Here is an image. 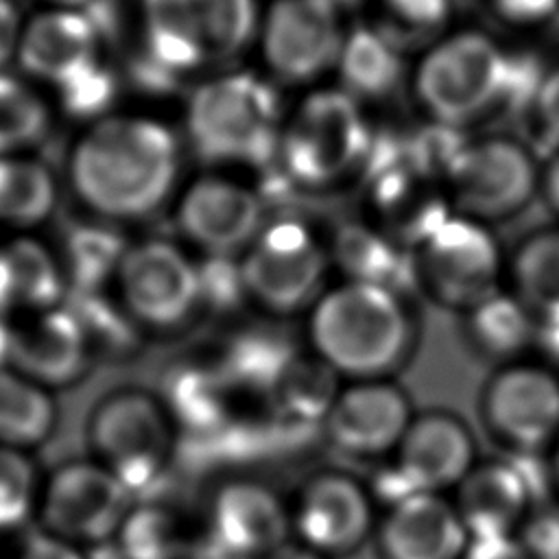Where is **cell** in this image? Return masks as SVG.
<instances>
[{"mask_svg":"<svg viewBox=\"0 0 559 559\" xmlns=\"http://www.w3.org/2000/svg\"><path fill=\"white\" fill-rule=\"evenodd\" d=\"M17 559H90V557L79 546L41 531L24 542Z\"/></svg>","mask_w":559,"mask_h":559,"instance_id":"cell-45","label":"cell"},{"mask_svg":"<svg viewBox=\"0 0 559 559\" xmlns=\"http://www.w3.org/2000/svg\"><path fill=\"white\" fill-rule=\"evenodd\" d=\"M124 245L109 229H81L70 238V269L76 290H98V284L116 271L124 255Z\"/></svg>","mask_w":559,"mask_h":559,"instance_id":"cell-39","label":"cell"},{"mask_svg":"<svg viewBox=\"0 0 559 559\" xmlns=\"http://www.w3.org/2000/svg\"><path fill=\"white\" fill-rule=\"evenodd\" d=\"M293 358L271 334L247 332L229 343L218 371L227 382L275 389Z\"/></svg>","mask_w":559,"mask_h":559,"instance_id":"cell-36","label":"cell"},{"mask_svg":"<svg viewBox=\"0 0 559 559\" xmlns=\"http://www.w3.org/2000/svg\"><path fill=\"white\" fill-rule=\"evenodd\" d=\"M114 546L120 559H181L186 552L177 515L153 504L135 507L127 513Z\"/></svg>","mask_w":559,"mask_h":559,"instance_id":"cell-33","label":"cell"},{"mask_svg":"<svg viewBox=\"0 0 559 559\" xmlns=\"http://www.w3.org/2000/svg\"><path fill=\"white\" fill-rule=\"evenodd\" d=\"M22 70L61 87L96 66L98 31L83 9H48L22 26L17 52Z\"/></svg>","mask_w":559,"mask_h":559,"instance_id":"cell-21","label":"cell"},{"mask_svg":"<svg viewBox=\"0 0 559 559\" xmlns=\"http://www.w3.org/2000/svg\"><path fill=\"white\" fill-rule=\"evenodd\" d=\"M48 129V109L20 79L0 72V157L17 155Z\"/></svg>","mask_w":559,"mask_h":559,"instance_id":"cell-37","label":"cell"},{"mask_svg":"<svg viewBox=\"0 0 559 559\" xmlns=\"http://www.w3.org/2000/svg\"><path fill=\"white\" fill-rule=\"evenodd\" d=\"M210 61H227L255 41L260 7L255 0H186Z\"/></svg>","mask_w":559,"mask_h":559,"instance_id":"cell-31","label":"cell"},{"mask_svg":"<svg viewBox=\"0 0 559 559\" xmlns=\"http://www.w3.org/2000/svg\"><path fill=\"white\" fill-rule=\"evenodd\" d=\"M114 92H116V81L109 68L103 66L100 61L92 66L87 72H83L81 76L59 87L61 105L72 116H81V118H87V116L92 118L103 114L109 107Z\"/></svg>","mask_w":559,"mask_h":559,"instance_id":"cell-41","label":"cell"},{"mask_svg":"<svg viewBox=\"0 0 559 559\" xmlns=\"http://www.w3.org/2000/svg\"><path fill=\"white\" fill-rule=\"evenodd\" d=\"M465 345L496 367L526 358L535 345V319L528 308L504 286L461 314Z\"/></svg>","mask_w":559,"mask_h":559,"instance_id":"cell-25","label":"cell"},{"mask_svg":"<svg viewBox=\"0 0 559 559\" xmlns=\"http://www.w3.org/2000/svg\"><path fill=\"white\" fill-rule=\"evenodd\" d=\"M365 175H369L367 223L408 253L454 214L443 181L406 155L378 159L376 168Z\"/></svg>","mask_w":559,"mask_h":559,"instance_id":"cell-15","label":"cell"},{"mask_svg":"<svg viewBox=\"0 0 559 559\" xmlns=\"http://www.w3.org/2000/svg\"><path fill=\"white\" fill-rule=\"evenodd\" d=\"M22 26L15 4L11 0H0V72L17 52Z\"/></svg>","mask_w":559,"mask_h":559,"instance_id":"cell-48","label":"cell"},{"mask_svg":"<svg viewBox=\"0 0 559 559\" xmlns=\"http://www.w3.org/2000/svg\"><path fill=\"white\" fill-rule=\"evenodd\" d=\"M13 282L17 308L33 312L55 308L63 290V277L52 253L33 238H15L4 245Z\"/></svg>","mask_w":559,"mask_h":559,"instance_id":"cell-34","label":"cell"},{"mask_svg":"<svg viewBox=\"0 0 559 559\" xmlns=\"http://www.w3.org/2000/svg\"><path fill=\"white\" fill-rule=\"evenodd\" d=\"M290 509L280 496L255 480L223 485L210 507V539L225 550L249 559H262L286 542Z\"/></svg>","mask_w":559,"mask_h":559,"instance_id":"cell-23","label":"cell"},{"mask_svg":"<svg viewBox=\"0 0 559 559\" xmlns=\"http://www.w3.org/2000/svg\"><path fill=\"white\" fill-rule=\"evenodd\" d=\"M90 358L83 330L70 308L31 312L11 325L9 367L44 389L74 382Z\"/></svg>","mask_w":559,"mask_h":559,"instance_id":"cell-22","label":"cell"},{"mask_svg":"<svg viewBox=\"0 0 559 559\" xmlns=\"http://www.w3.org/2000/svg\"><path fill=\"white\" fill-rule=\"evenodd\" d=\"M537 199L559 218V146L539 159V190Z\"/></svg>","mask_w":559,"mask_h":559,"instance_id":"cell-47","label":"cell"},{"mask_svg":"<svg viewBox=\"0 0 559 559\" xmlns=\"http://www.w3.org/2000/svg\"><path fill=\"white\" fill-rule=\"evenodd\" d=\"M515 537L531 559H559V502L535 504Z\"/></svg>","mask_w":559,"mask_h":559,"instance_id":"cell-42","label":"cell"},{"mask_svg":"<svg viewBox=\"0 0 559 559\" xmlns=\"http://www.w3.org/2000/svg\"><path fill=\"white\" fill-rule=\"evenodd\" d=\"M37 474L24 452L0 445V533L22 526L37 509Z\"/></svg>","mask_w":559,"mask_h":559,"instance_id":"cell-40","label":"cell"},{"mask_svg":"<svg viewBox=\"0 0 559 559\" xmlns=\"http://www.w3.org/2000/svg\"><path fill=\"white\" fill-rule=\"evenodd\" d=\"M314 358L338 378H393L415 352L417 321L404 293L356 280L330 284L306 312Z\"/></svg>","mask_w":559,"mask_h":559,"instance_id":"cell-2","label":"cell"},{"mask_svg":"<svg viewBox=\"0 0 559 559\" xmlns=\"http://www.w3.org/2000/svg\"><path fill=\"white\" fill-rule=\"evenodd\" d=\"M546 461H548L550 483H552V487L559 491V437H557V441L550 445V450L546 452Z\"/></svg>","mask_w":559,"mask_h":559,"instance_id":"cell-51","label":"cell"},{"mask_svg":"<svg viewBox=\"0 0 559 559\" xmlns=\"http://www.w3.org/2000/svg\"><path fill=\"white\" fill-rule=\"evenodd\" d=\"M48 2H52L59 9H81V7L90 4L92 0H48Z\"/></svg>","mask_w":559,"mask_h":559,"instance_id":"cell-52","label":"cell"},{"mask_svg":"<svg viewBox=\"0 0 559 559\" xmlns=\"http://www.w3.org/2000/svg\"><path fill=\"white\" fill-rule=\"evenodd\" d=\"M463 559H531L520 539L513 537H474Z\"/></svg>","mask_w":559,"mask_h":559,"instance_id":"cell-46","label":"cell"},{"mask_svg":"<svg viewBox=\"0 0 559 559\" xmlns=\"http://www.w3.org/2000/svg\"><path fill=\"white\" fill-rule=\"evenodd\" d=\"M480 415L511 452H548L559 437V371L528 358L496 367L480 393Z\"/></svg>","mask_w":559,"mask_h":559,"instance_id":"cell-11","label":"cell"},{"mask_svg":"<svg viewBox=\"0 0 559 559\" xmlns=\"http://www.w3.org/2000/svg\"><path fill=\"white\" fill-rule=\"evenodd\" d=\"M386 461L413 493L450 496L480 459L476 439L459 415L424 411L415 413L395 454Z\"/></svg>","mask_w":559,"mask_h":559,"instance_id":"cell-19","label":"cell"},{"mask_svg":"<svg viewBox=\"0 0 559 559\" xmlns=\"http://www.w3.org/2000/svg\"><path fill=\"white\" fill-rule=\"evenodd\" d=\"M330 269L328 242L295 216L269 221L240 258L247 299L277 317L308 312L328 288Z\"/></svg>","mask_w":559,"mask_h":559,"instance_id":"cell-8","label":"cell"},{"mask_svg":"<svg viewBox=\"0 0 559 559\" xmlns=\"http://www.w3.org/2000/svg\"><path fill=\"white\" fill-rule=\"evenodd\" d=\"M507 288L535 325H559V225L526 234L507 255Z\"/></svg>","mask_w":559,"mask_h":559,"instance_id":"cell-26","label":"cell"},{"mask_svg":"<svg viewBox=\"0 0 559 559\" xmlns=\"http://www.w3.org/2000/svg\"><path fill=\"white\" fill-rule=\"evenodd\" d=\"M179 175L175 133L151 118L107 116L72 146L68 177L79 201L109 221L155 212Z\"/></svg>","mask_w":559,"mask_h":559,"instance_id":"cell-1","label":"cell"},{"mask_svg":"<svg viewBox=\"0 0 559 559\" xmlns=\"http://www.w3.org/2000/svg\"><path fill=\"white\" fill-rule=\"evenodd\" d=\"M225 384L218 369L194 365L175 369L164 389V408L175 428L190 435L214 430L225 415Z\"/></svg>","mask_w":559,"mask_h":559,"instance_id":"cell-30","label":"cell"},{"mask_svg":"<svg viewBox=\"0 0 559 559\" xmlns=\"http://www.w3.org/2000/svg\"><path fill=\"white\" fill-rule=\"evenodd\" d=\"M338 376L312 354L308 358H293L284 376L275 384L280 400L297 415H314L323 421L338 393Z\"/></svg>","mask_w":559,"mask_h":559,"instance_id":"cell-38","label":"cell"},{"mask_svg":"<svg viewBox=\"0 0 559 559\" xmlns=\"http://www.w3.org/2000/svg\"><path fill=\"white\" fill-rule=\"evenodd\" d=\"M411 269L426 299L461 314L504 288L507 253L489 225L452 214L411 251Z\"/></svg>","mask_w":559,"mask_h":559,"instance_id":"cell-7","label":"cell"},{"mask_svg":"<svg viewBox=\"0 0 559 559\" xmlns=\"http://www.w3.org/2000/svg\"><path fill=\"white\" fill-rule=\"evenodd\" d=\"M334 74L338 87L360 105L391 98L411 79L406 55L367 22L349 26Z\"/></svg>","mask_w":559,"mask_h":559,"instance_id":"cell-24","label":"cell"},{"mask_svg":"<svg viewBox=\"0 0 559 559\" xmlns=\"http://www.w3.org/2000/svg\"><path fill=\"white\" fill-rule=\"evenodd\" d=\"M345 0H271L255 44L266 76L284 85H314L336 70L347 31Z\"/></svg>","mask_w":559,"mask_h":559,"instance_id":"cell-9","label":"cell"},{"mask_svg":"<svg viewBox=\"0 0 559 559\" xmlns=\"http://www.w3.org/2000/svg\"><path fill=\"white\" fill-rule=\"evenodd\" d=\"M345 2H349V0H345Z\"/></svg>","mask_w":559,"mask_h":559,"instance_id":"cell-53","label":"cell"},{"mask_svg":"<svg viewBox=\"0 0 559 559\" xmlns=\"http://www.w3.org/2000/svg\"><path fill=\"white\" fill-rule=\"evenodd\" d=\"M367 107L338 85L310 87L286 111L275 159L304 190H330L365 173L373 153Z\"/></svg>","mask_w":559,"mask_h":559,"instance_id":"cell-5","label":"cell"},{"mask_svg":"<svg viewBox=\"0 0 559 559\" xmlns=\"http://www.w3.org/2000/svg\"><path fill=\"white\" fill-rule=\"evenodd\" d=\"M452 15L454 0H371L365 22L406 55L450 33Z\"/></svg>","mask_w":559,"mask_h":559,"instance_id":"cell-29","label":"cell"},{"mask_svg":"<svg viewBox=\"0 0 559 559\" xmlns=\"http://www.w3.org/2000/svg\"><path fill=\"white\" fill-rule=\"evenodd\" d=\"M376 500L369 485L341 469H321L304 480L290 507L295 537L334 559L376 535Z\"/></svg>","mask_w":559,"mask_h":559,"instance_id":"cell-14","label":"cell"},{"mask_svg":"<svg viewBox=\"0 0 559 559\" xmlns=\"http://www.w3.org/2000/svg\"><path fill=\"white\" fill-rule=\"evenodd\" d=\"M275 83L251 70H229L203 81L190 96L186 131L210 164L264 166L275 159L284 124Z\"/></svg>","mask_w":559,"mask_h":559,"instance_id":"cell-4","label":"cell"},{"mask_svg":"<svg viewBox=\"0 0 559 559\" xmlns=\"http://www.w3.org/2000/svg\"><path fill=\"white\" fill-rule=\"evenodd\" d=\"M511 59L487 31L452 28L419 52L408 87L432 124L461 131L509 103Z\"/></svg>","mask_w":559,"mask_h":559,"instance_id":"cell-3","label":"cell"},{"mask_svg":"<svg viewBox=\"0 0 559 559\" xmlns=\"http://www.w3.org/2000/svg\"><path fill=\"white\" fill-rule=\"evenodd\" d=\"M266 223L258 190L223 175L194 179L177 205L181 234L207 258L242 255Z\"/></svg>","mask_w":559,"mask_h":559,"instance_id":"cell-17","label":"cell"},{"mask_svg":"<svg viewBox=\"0 0 559 559\" xmlns=\"http://www.w3.org/2000/svg\"><path fill=\"white\" fill-rule=\"evenodd\" d=\"M332 266L341 269V280H356L395 288L404 293L402 277H411V253L384 236L367 221L341 225L328 242Z\"/></svg>","mask_w":559,"mask_h":559,"instance_id":"cell-27","label":"cell"},{"mask_svg":"<svg viewBox=\"0 0 559 559\" xmlns=\"http://www.w3.org/2000/svg\"><path fill=\"white\" fill-rule=\"evenodd\" d=\"M528 111L535 118L537 133L548 140L546 153H550L559 146V68L544 72L528 103Z\"/></svg>","mask_w":559,"mask_h":559,"instance_id":"cell-44","label":"cell"},{"mask_svg":"<svg viewBox=\"0 0 559 559\" xmlns=\"http://www.w3.org/2000/svg\"><path fill=\"white\" fill-rule=\"evenodd\" d=\"M528 463L531 452L478 461L452 491L450 498L472 539L518 535L531 509L544 502L537 496L539 478L533 476L535 469H528Z\"/></svg>","mask_w":559,"mask_h":559,"instance_id":"cell-18","label":"cell"},{"mask_svg":"<svg viewBox=\"0 0 559 559\" xmlns=\"http://www.w3.org/2000/svg\"><path fill=\"white\" fill-rule=\"evenodd\" d=\"M262 559H330L323 552L314 550L312 546L295 539H286L280 546H275L271 552H266Z\"/></svg>","mask_w":559,"mask_h":559,"instance_id":"cell-49","label":"cell"},{"mask_svg":"<svg viewBox=\"0 0 559 559\" xmlns=\"http://www.w3.org/2000/svg\"><path fill=\"white\" fill-rule=\"evenodd\" d=\"M90 445L131 496L151 489L166 474L175 452V424L155 397L120 391L105 397L90 417Z\"/></svg>","mask_w":559,"mask_h":559,"instance_id":"cell-10","label":"cell"},{"mask_svg":"<svg viewBox=\"0 0 559 559\" xmlns=\"http://www.w3.org/2000/svg\"><path fill=\"white\" fill-rule=\"evenodd\" d=\"M116 280L124 312L153 330L181 325L201 304L199 266L166 240L129 247Z\"/></svg>","mask_w":559,"mask_h":559,"instance_id":"cell-13","label":"cell"},{"mask_svg":"<svg viewBox=\"0 0 559 559\" xmlns=\"http://www.w3.org/2000/svg\"><path fill=\"white\" fill-rule=\"evenodd\" d=\"M415 417L408 393L393 380L343 384L323 417L328 441L356 459L386 461L395 454Z\"/></svg>","mask_w":559,"mask_h":559,"instance_id":"cell-16","label":"cell"},{"mask_svg":"<svg viewBox=\"0 0 559 559\" xmlns=\"http://www.w3.org/2000/svg\"><path fill=\"white\" fill-rule=\"evenodd\" d=\"M487 13L504 28L537 31L559 15V0H483Z\"/></svg>","mask_w":559,"mask_h":559,"instance_id":"cell-43","label":"cell"},{"mask_svg":"<svg viewBox=\"0 0 559 559\" xmlns=\"http://www.w3.org/2000/svg\"><path fill=\"white\" fill-rule=\"evenodd\" d=\"M55 428V404L44 386L20 376L0 371V445L28 450L48 439Z\"/></svg>","mask_w":559,"mask_h":559,"instance_id":"cell-28","label":"cell"},{"mask_svg":"<svg viewBox=\"0 0 559 559\" xmlns=\"http://www.w3.org/2000/svg\"><path fill=\"white\" fill-rule=\"evenodd\" d=\"M452 212L485 225L524 212L539 190V157L511 135L467 138L443 173Z\"/></svg>","mask_w":559,"mask_h":559,"instance_id":"cell-6","label":"cell"},{"mask_svg":"<svg viewBox=\"0 0 559 559\" xmlns=\"http://www.w3.org/2000/svg\"><path fill=\"white\" fill-rule=\"evenodd\" d=\"M373 537L382 559H463L472 539L445 493H415L386 507Z\"/></svg>","mask_w":559,"mask_h":559,"instance_id":"cell-20","label":"cell"},{"mask_svg":"<svg viewBox=\"0 0 559 559\" xmlns=\"http://www.w3.org/2000/svg\"><path fill=\"white\" fill-rule=\"evenodd\" d=\"M37 511L46 533L96 548L114 542L131 511V491L100 463L76 461L50 474Z\"/></svg>","mask_w":559,"mask_h":559,"instance_id":"cell-12","label":"cell"},{"mask_svg":"<svg viewBox=\"0 0 559 559\" xmlns=\"http://www.w3.org/2000/svg\"><path fill=\"white\" fill-rule=\"evenodd\" d=\"M11 360V325L0 317V371L9 369Z\"/></svg>","mask_w":559,"mask_h":559,"instance_id":"cell-50","label":"cell"},{"mask_svg":"<svg viewBox=\"0 0 559 559\" xmlns=\"http://www.w3.org/2000/svg\"><path fill=\"white\" fill-rule=\"evenodd\" d=\"M55 179L50 170L31 157H0V223L33 227L46 221L55 205Z\"/></svg>","mask_w":559,"mask_h":559,"instance_id":"cell-32","label":"cell"},{"mask_svg":"<svg viewBox=\"0 0 559 559\" xmlns=\"http://www.w3.org/2000/svg\"><path fill=\"white\" fill-rule=\"evenodd\" d=\"M74 306H68L87 343L90 356H124L135 345L133 319L124 308L105 299L98 290H76Z\"/></svg>","mask_w":559,"mask_h":559,"instance_id":"cell-35","label":"cell"}]
</instances>
